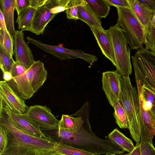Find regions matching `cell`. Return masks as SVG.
Instances as JSON below:
<instances>
[{
    "instance_id": "cell-43",
    "label": "cell",
    "mask_w": 155,
    "mask_h": 155,
    "mask_svg": "<svg viewBox=\"0 0 155 155\" xmlns=\"http://www.w3.org/2000/svg\"></svg>"
},
{
    "instance_id": "cell-11",
    "label": "cell",
    "mask_w": 155,
    "mask_h": 155,
    "mask_svg": "<svg viewBox=\"0 0 155 155\" xmlns=\"http://www.w3.org/2000/svg\"><path fill=\"white\" fill-rule=\"evenodd\" d=\"M0 97L15 113L24 114L28 109L25 100L20 98L4 80L0 81Z\"/></svg>"
},
{
    "instance_id": "cell-6",
    "label": "cell",
    "mask_w": 155,
    "mask_h": 155,
    "mask_svg": "<svg viewBox=\"0 0 155 155\" xmlns=\"http://www.w3.org/2000/svg\"><path fill=\"white\" fill-rule=\"evenodd\" d=\"M131 57L134 74L143 85L155 94V53L142 47Z\"/></svg>"
},
{
    "instance_id": "cell-14",
    "label": "cell",
    "mask_w": 155,
    "mask_h": 155,
    "mask_svg": "<svg viewBox=\"0 0 155 155\" xmlns=\"http://www.w3.org/2000/svg\"><path fill=\"white\" fill-rule=\"evenodd\" d=\"M102 54L116 67V62L114 48L107 30L91 28Z\"/></svg>"
},
{
    "instance_id": "cell-38",
    "label": "cell",
    "mask_w": 155,
    "mask_h": 155,
    "mask_svg": "<svg viewBox=\"0 0 155 155\" xmlns=\"http://www.w3.org/2000/svg\"><path fill=\"white\" fill-rule=\"evenodd\" d=\"M150 113L155 122V107L152 108L149 110Z\"/></svg>"
},
{
    "instance_id": "cell-36",
    "label": "cell",
    "mask_w": 155,
    "mask_h": 155,
    "mask_svg": "<svg viewBox=\"0 0 155 155\" xmlns=\"http://www.w3.org/2000/svg\"><path fill=\"white\" fill-rule=\"evenodd\" d=\"M130 153V155H141L140 142L137 143L134 149Z\"/></svg>"
},
{
    "instance_id": "cell-29",
    "label": "cell",
    "mask_w": 155,
    "mask_h": 155,
    "mask_svg": "<svg viewBox=\"0 0 155 155\" xmlns=\"http://www.w3.org/2000/svg\"><path fill=\"white\" fill-rule=\"evenodd\" d=\"M8 142V136L7 132L0 124V154L2 153L6 148Z\"/></svg>"
},
{
    "instance_id": "cell-15",
    "label": "cell",
    "mask_w": 155,
    "mask_h": 155,
    "mask_svg": "<svg viewBox=\"0 0 155 155\" xmlns=\"http://www.w3.org/2000/svg\"><path fill=\"white\" fill-rule=\"evenodd\" d=\"M130 8L147 30L151 26L155 12L138 0H127Z\"/></svg>"
},
{
    "instance_id": "cell-24",
    "label": "cell",
    "mask_w": 155,
    "mask_h": 155,
    "mask_svg": "<svg viewBox=\"0 0 155 155\" xmlns=\"http://www.w3.org/2000/svg\"><path fill=\"white\" fill-rule=\"evenodd\" d=\"M15 62L11 56L0 46V67L2 73L11 72Z\"/></svg>"
},
{
    "instance_id": "cell-25",
    "label": "cell",
    "mask_w": 155,
    "mask_h": 155,
    "mask_svg": "<svg viewBox=\"0 0 155 155\" xmlns=\"http://www.w3.org/2000/svg\"><path fill=\"white\" fill-rule=\"evenodd\" d=\"M70 0H47L46 4L51 13L57 14L66 11Z\"/></svg>"
},
{
    "instance_id": "cell-23",
    "label": "cell",
    "mask_w": 155,
    "mask_h": 155,
    "mask_svg": "<svg viewBox=\"0 0 155 155\" xmlns=\"http://www.w3.org/2000/svg\"><path fill=\"white\" fill-rule=\"evenodd\" d=\"M13 36L6 29L0 31V46L12 56L14 55Z\"/></svg>"
},
{
    "instance_id": "cell-10",
    "label": "cell",
    "mask_w": 155,
    "mask_h": 155,
    "mask_svg": "<svg viewBox=\"0 0 155 155\" xmlns=\"http://www.w3.org/2000/svg\"><path fill=\"white\" fill-rule=\"evenodd\" d=\"M23 31L16 30L13 37L14 55L15 61L23 66L27 70L35 61L32 52L24 39Z\"/></svg>"
},
{
    "instance_id": "cell-9",
    "label": "cell",
    "mask_w": 155,
    "mask_h": 155,
    "mask_svg": "<svg viewBox=\"0 0 155 155\" xmlns=\"http://www.w3.org/2000/svg\"><path fill=\"white\" fill-rule=\"evenodd\" d=\"M122 76L116 70L102 73V89L109 104L113 107L116 101H119Z\"/></svg>"
},
{
    "instance_id": "cell-21",
    "label": "cell",
    "mask_w": 155,
    "mask_h": 155,
    "mask_svg": "<svg viewBox=\"0 0 155 155\" xmlns=\"http://www.w3.org/2000/svg\"><path fill=\"white\" fill-rule=\"evenodd\" d=\"M55 148L56 151L65 155H100L82 150L67 145L61 140L57 142Z\"/></svg>"
},
{
    "instance_id": "cell-35",
    "label": "cell",
    "mask_w": 155,
    "mask_h": 155,
    "mask_svg": "<svg viewBox=\"0 0 155 155\" xmlns=\"http://www.w3.org/2000/svg\"><path fill=\"white\" fill-rule=\"evenodd\" d=\"M7 29L4 16L1 8L0 9V31Z\"/></svg>"
},
{
    "instance_id": "cell-3",
    "label": "cell",
    "mask_w": 155,
    "mask_h": 155,
    "mask_svg": "<svg viewBox=\"0 0 155 155\" xmlns=\"http://www.w3.org/2000/svg\"><path fill=\"white\" fill-rule=\"evenodd\" d=\"M119 101L126 112L131 137L136 143L140 142L138 95L137 90L133 86L129 77L122 76Z\"/></svg>"
},
{
    "instance_id": "cell-42",
    "label": "cell",
    "mask_w": 155,
    "mask_h": 155,
    "mask_svg": "<svg viewBox=\"0 0 155 155\" xmlns=\"http://www.w3.org/2000/svg\"></svg>"
},
{
    "instance_id": "cell-27",
    "label": "cell",
    "mask_w": 155,
    "mask_h": 155,
    "mask_svg": "<svg viewBox=\"0 0 155 155\" xmlns=\"http://www.w3.org/2000/svg\"><path fill=\"white\" fill-rule=\"evenodd\" d=\"M80 0H70L65 11L67 18L69 19L78 20V6Z\"/></svg>"
},
{
    "instance_id": "cell-17",
    "label": "cell",
    "mask_w": 155,
    "mask_h": 155,
    "mask_svg": "<svg viewBox=\"0 0 155 155\" xmlns=\"http://www.w3.org/2000/svg\"><path fill=\"white\" fill-rule=\"evenodd\" d=\"M16 0H0V3L6 28L9 32L14 37L16 30L15 28L14 11Z\"/></svg>"
},
{
    "instance_id": "cell-40",
    "label": "cell",
    "mask_w": 155,
    "mask_h": 155,
    "mask_svg": "<svg viewBox=\"0 0 155 155\" xmlns=\"http://www.w3.org/2000/svg\"><path fill=\"white\" fill-rule=\"evenodd\" d=\"M50 155H63L62 154L60 153L57 152H55L54 153H53L51 154Z\"/></svg>"
},
{
    "instance_id": "cell-26",
    "label": "cell",
    "mask_w": 155,
    "mask_h": 155,
    "mask_svg": "<svg viewBox=\"0 0 155 155\" xmlns=\"http://www.w3.org/2000/svg\"><path fill=\"white\" fill-rule=\"evenodd\" d=\"M146 32L144 48L155 53V25L150 26Z\"/></svg>"
},
{
    "instance_id": "cell-33",
    "label": "cell",
    "mask_w": 155,
    "mask_h": 155,
    "mask_svg": "<svg viewBox=\"0 0 155 155\" xmlns=\"http://www.w3.org/2000/svg\"><path fill=\"white\" fill-rule=\"evenodd\" d=\"M30 7L38 9L40 7L44 5L47 0H29Z\"/></svg>"
},
{
    "instance_id": "cell-28",
    "label": "cell",
    "mask_w": 155,
    "mask_h": 155,
    "mask_svg": "<svg viewBox=\"0 0 155 155\" xmlns=\"http://www.w3.org/2000/svg\"><path fill=\"white\" fill-rule=\"evenodd\" d=\"M140 143L141 155H155V148L153 144L142 140Z\"/></svg>"
},
{
    "instance_id": "cell-34",
    "label": "cell",
    "mask_w": 155,
    "mask_h": 155,
    "mask_svg": "<svg viewBox=\"0 0 155 155\" xmlns=\"http://www.w3.org/2000/svg\"><path fill=\"white\" fill-rule=\"evenodd\" d=\"M155 12V0H138Z\"/></svg>"
},
{
    "instance_id": "cell-31",
    "label": "cell",
    "mask_w": 155,
    "mask_h": 155,
    "mask_svg": "<svg viewBox=\"0 0 155 155\" xmlns=\"http://www.w3.org/2000/svg\"><path fill=\"white\" fill-rule=\"evenodd\" d=\"M30 7L29 0H16L15 9L18 15L25 8Z\"/></svg>"
},
{
    "instance_id": "cell-8",
    "label": "cell",
    "mask_w": 155,
    "mask_h": 155,
    "mask_svg": "<svg viewBox=\"0 0 155 155\" xmlns=\"http://www.w3.org/2000/svg\"><path fill=\"white\" fill-rule=\"evenodd\" d=\"M2 110L14 125L18 129L35 137L48 139L50 137L35 126L28 118L25 114L16 113L13 111L0 98V110Z\"/></svg>"
},
{
    "instance_id": "cell-13",
    "label": "cell",
    "mask_w": 155,
    "mask_h": 155,
    "mask_svg": "<svg viewBox=\"0 0 155 155\" xmlns=\"http://www.w3.org/2000/svg\"><path fill=\"white\" fill-rule=\"evenodd\" d=\"M57 15L51 13L49 8L45 3L37 9L27 31L37 35L43 34L48 24Z\"/></svg>"
},
{
    "instance_id": "cell-20",
    "label": "cell",
    "mask_w": 155,
    "mask_h": 155,
    "mask_svg": "<svg viewBox=\"0 0 155 155\" xmlns=\"http://www.w3.org/2000/svg\"><path fill=\"white\" fill-rule=\"evenodd\" d=\"M94 13L100 18H106L109 14L110 5L105 0H85Z\"/></svg>"
},
{
    "instance_id": "cell-22",
    "label": "cell",
    "mask_w": 155,
    "mask_h": 155,
    "mask_svg": "<svg viewBox=\"0 0 155 155\" xmlns=\"http://www.w3.org/2000/svg\"><path fill=\"white\" fill-rule=\"evenodd\" d=\"M113 107L114 109V116L117 124L120 128L129 129V124L126 112L119 101H115Z\"/></svg>"
},
{
    "instance_id": "cell-41",
    "label": "cell",
    "mask_w": 155,
    "mask_h": 155,
    "mask_svg": "<svg viewBox=\"0 0 155 155\" xmlns=\"http://www.w3.org/2000/svg\"><path fill=\"white\" fill-rule=\"evenodd\" d=\"M130 153H128L125 154H122L121 155H130Z\"/></svg>"
},
{
    "instance_id": "cell-16",
    "label": "cell",
    "mask_w": 155,
    "mask_h": 155,
    "mask_svg": "<svg viewBox=\"0 0 155 155\" xmlns=\"http://www.w3.org/2000/svg\"><path fill=\"white\" fill-rule=\"evenodd\" d=\"M78 20L85 23L90 28L103 29L101 19L93 12L85 0H80L78 6Z\"/></svg>"
},
{
    "instance_id": "cell-4",
    "label": "cell",
    "mask_w": 155,
    "mask_h": 155,
    "mask_svg": "<svg viewBox=\"0 0 155 155\" xmlns=\"http://www.w3.org/2000/svg\"><path fill=\"white\" fill-rule=\"evenodd\" d=\"M116 8L118 17L116 24L124 31L130 48L133 50L140 48L145 42L144 27L130 8Z\"/></svg>"
},
{
    "instance_id": "cell-12",
    "label": "cell",
    "mask_w": 155,
    "mask_h": 155,
    "mask_svg": "<svg viewBox=\"0 0 155 155\" xmlns=\"http://www.w3.org/2000/svg\"><path fill=\"white\" fill-rule=\"evenodd\" d=\"M25 74L28 84L35 93L43 86L48 74L43 63L39 60L35 61Z\"/></svg>"
},
{
    "instance_id": "cell-5",
    "label": "cell",
    "mask_w": 155,
    "mask_h": 155,
    "mask_svg": "<svg viewBox=\"0 0 155 155\" xmlns=\"http://www.w3.org/2000/svg\"><path fill=\"white\" fill-rule=\"evenodd\" d=\"M113 44L115 56L116 70L122 77H129L132 69L130 49L124 32L117 24L107 30Z\"/></svg>"
},
{
    "instance_id": "cell-1",
    "label": "cell",
    "mask_w": 155,
    "mask_h": 155,
    "mask_svg": "<svg viewBox=\"0 0 155 155\" xmlns=\"http://www.w3.org/2000/svg\"><path fill=\"white\" fill-rule=\"evenodd\" d=\"M0 124L5 129L8 136L7 147L0 155H50L56 152V142L50 137H35L18 129L2 110H0Z\"/></svg>"
},
{
    "instance_id": "cell-2",
    "label": "cell",
    "mask_w": 155,
    "mask_h": 155,
    "mask_svg": "<svg viewBox=\"0 0 155 155\" xmlns=\"http://www.w3.org/2000/svg\"><path fill=\"white\" fill-rule=\"evenodd\" d=\"M57 130L58 137L61 140L75 147L100 155H122L124 153L109 139H102L96 136L92 131L89 120L75 134L60 127Z\"/></svg>"
},
{
    "instance_id": "cell-7",
    "label": "cell",
    "mask_w": 155,
    "mask_h": 155,
    "mask_svg": "<svg viewBox=\"0 0 155 155\" xmlns=\"http://www.w3.org/2000/svg\"><path fill=\"white\" fill-rule=\"evenodd\" d=\"M25 114L29 119L41 129L53 130L58 128L59 120L46 106H30Z\"/></svg>"
},
{
    "instance_id": "cell-37",
    "label": "cell",
    "mask_w": 155,
    "mask_h": 155,
    "mask_svg": "<svg viewBox=\"0 0 155 155\" xmlns=\"http://www.w3.org/2000/svg\"><path fill=\"white\" fill-rule=\"evenodd\" d=\"M3 74V78L4 80L6 82L11 80L13 78L11 72H5Z\"/></svg>"
},
{
    "instance_id": "cell-18",
    "label": "cell",
    "mask_w": 155,
    "mask_h": 155,
    "mask_svg": "<svg viewBox=\"0 0 155 155\" xmlns=\"http://www.w3.org/2000/svg\"><path fill=\"white\" fill-rule=\"evenodd\" d=\"M108 137L109 139L114 144L124 151L130 153L135 148L132 141L117 128L113 130L108 134Z\"/></svg>"
},
{
    "instance_id": "cell-32",
    "label": "cell",
    "mask_w": 155,
    "mask_h": 155,
    "mask_svg": "<svg viewBox=\"0 0 155 155\" xmlns=\"http://www.w3.org/2000/svg\"><path fill=\"white\" fill-rule=\"evenodd\" d=\"M110 5L115 7L130 8L127 0H105Z\"/></svg>"
},
{
    "instance_id": "cell-39",
    "label": "cell",
    "mask_w": 155,
    "mask_h": 155,
    "mask_svg": "<svg viewBox=\"0 0 155 155\" xmlns=\"http://www.w3.org/2000/svg\"><path fill=\"white\" fill-rule=\"evenodd\" d=\"M151 25H155V14L153 18Z\"/></svg>"
},
{
    "instance_id": "cell-19",
    "label": "cell",
    "mask_w": 155,
    "mask_h": 155,
    "mask_svg": "<svg viewBox=\"0 0 155 155\" xmlns=\"http://www.w3.org/2000/svg\"><path fill=\"white\" fill-rule=\"evenodd\" d=\"M37 9L29 7L23 10L18 15L16 21L18 28L23 31H27L29 27Z\"/></svg>"
},
{
    "instance_id": "cell-30",
    "label": "cell",
    "mask_w": 155,
    "mask_h": 155,
    "mask_svg": "<svg viewBox=\"0 0 155 155\" xmlns=\"http://www.w3.org/2000/svg\"><path fill=\"white\" fill-rule=\"evenodd\" d=\"M137 77V75L135 74ZM139 78L141 86V91L144 99L146 101L150 102L153 104V107H155V94L152 93L147 88L144 86Z\"/></svg>"
}]
</instances>
